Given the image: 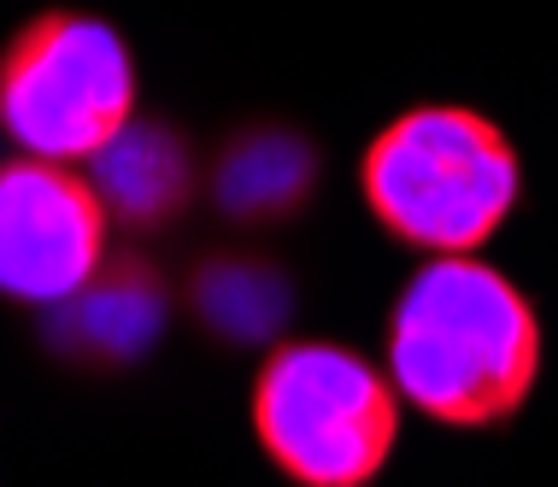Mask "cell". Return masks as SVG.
<instances>
[{"mask_svg": "<svg viewBox=\"0 0 558 487\" xmlns=\"http://www.w3.org/2000/svg\"><path fill=\"white\" fill-rule=\"evenodd\" d=\"M359 194L395 241L429 258H471L523 200L518 147L471 106H412L359 159Z\"/></svg>", "mask_w": 558, "mask_h": 487, "instance_id": "obj_2", "label": "cell"}, {"mask_svg": "<svg viewBox=\"0 0 558 487\" xmlns=\"http://www.w3.org/2000/svg\"><path fill=\"white\" fill-rule=\"evenodd\" d=\"M165 317H171V300L154 270L135 258H118V265L107 258V270L53 312V353L77 364H135L154 353Z\"/></svg>", "mask_w": 558, "mask_h": 487, "instance_id": "obj_6", "label": "cell"}, {"mask_svg": "<svg viewBox=\"0 0 558 487\" xmlns=\"http://www.w3.org/2000/svg\"><path fill=\"white\" fill-rule=\"evenodd\" d=\"M318 159L289 130H247L213 165V200L235 223H277L294 218L312 194Z\"/></svg>", "mask_w": 558, "mask_h": 487, "instance_id": "obj_8", "label": "cell"}, {"mask_svg": "<svg viewBox=\"0 0 558 487\" xmlns=\"http://www.w3.org/2000/svg\"><path fill=\"white\" fill-rule=\"evenodd\" d=\"M253 435L294 487H371L400 440V393L341 341H277L253 376Z\"/></svg>", "mask_w": 558, "mask_h": 487, "instance_id": "obj_3", "label": "cell"}, {"mask_svg": "<svg viewBox=\"0 0 558 487\" xmlns=\"http://www.w3.org/2000/svg\"><path fill=\"white\" fill-rule=\"evenodd\" d=\"M112 218L77 165H0V300L59 312L107 270Z\"/></svg>", "mask_w": 558, "mask_h": 487, "instance_id": "obj_5", "label": "cell"}, {"mask_svg": "<svg viewBox=\"0 0 558 487\" xmlns=\"http://www.w3.org/2000/svg\"><path fill=\"white\" fill-rule=\"evenodd\" d=\"M88 182H95V194H100L112 223L159 230L165 218H177L189 206L194 159H189V142L177 130L154 124V118H130L118 130V142H107L88 159Z\"/></svg>", "mask_w": 558, "mask_h": 487, "instance_id": "obj_7", "label": "cell"}, {"mask_svg": "<svg viewBox=\"0 0 558 487\" xmlns=\"http://www.w3.org/2000/svg\"><path fill=\"white\" fill-rule=\"evenodd\" d=\"M289 300L294 294L282 270L247 253H223L194 277V317L230 346H277V329L289 324Z\"/></svg>", "mask_w": 558, "mask_h": 487, "instance_id": "obj_9", "label": "cell"}, {"mask_svg": "<svg viewBox=\"0 0 558 487\" xmlns=\"http://www.w3.org/2000/svg\"><path fill=\"white\" fill-rule=\"evenodd\" d=\"M388 382L400 405L452 429L518 417L541 376V324L511 277L482 258H429L388 317Z\"/></svg>", "mask_w": 558, "mask_h": 487, "instance_id": "obj_1", "label": "cell"}, {"mask_svg": "<svg viewBox=\"0 0 558 487\" xmlns=\"http://www.w3.org/2000/svg\"><path fill=\"white\" fill-rule=\"evenodd\" d=\"M135 118V59L107 19L41 12L0 53V130L24 159L88 165Z\"/></svg>", "mask_w": 558, "mask_h": 487, "instance_id": "obj_4", "label": "cell"}]
</instances>
